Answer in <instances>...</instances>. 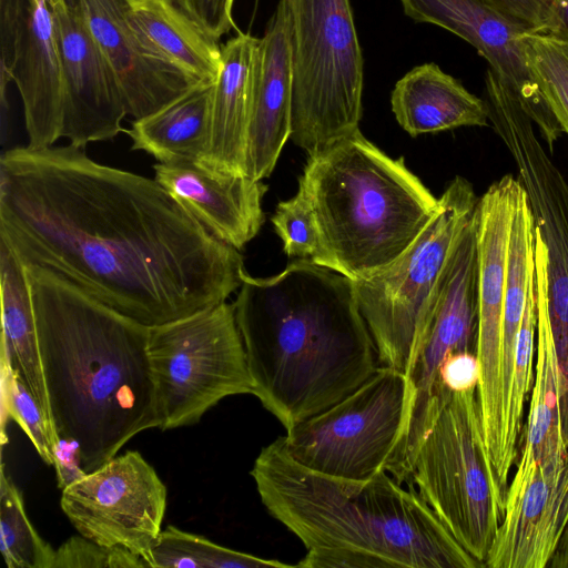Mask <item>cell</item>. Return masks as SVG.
Segmentation results:
<instances>
[{
    "label": "cell",
    "instance_id": "6da1fadb",
    "mask_svg": "<svg viewBox=\"0 0 568 568\" xmlns=\"http://www.w3.org/2000/svg\"><path fill=\"white\" fill-rule=\"evenodd\" d=\"M0 240L148 327L225 302L246 272L240 251L155 179L71 144L2 153Z\"/></svg>",
    "mask_w": 568,
    "mask_h": 568
},
{
    "label": "cell",
    "instance_id": "7a4b0ae2",
    "mask_svg": "<svg viewBox=\"0 0 568 568\" xmlns=\"http://www.w3.org/2000/svg\"><path fill=\"white\" fill-rule=\"evenodd\" d=\"M253 395L287 430L358 389L379 366L353 281L306 260L243 275L233 303Z\"/></svg>",
    "mask_w": 568,
    "mask_h": 568
},
{
    "label": "cell",
    "instance_id": "3957f363",
    "mask_svg": "<svg viewBox=\"0 0 568 568\" xmlns=\"http://www.w3.org/2000/svg\"><path fill=\"white\" fill-rule=\"evenodd\" d=\"M24 266L52 425L78 443L89 474L139 433L160 428L150 327L50 271Z\"/></svg>",
    "mask_w": 568,
    "mask_h": 568
},
{
    "label": "cell",
    "instance_id": "277c9868",
    "mask_svg": "<svg viewBox=\"0 0 568 568\" xmlns=\"http://www.w3.org/2000/svg\"><path fill=\"white\" fill-rule=\"evenodd\" d=\"M270 515L305 546L301 568H478L412 486L388 471L347 479L294 460L281 437L251 470Z\"/></svg>",
    "mask_w": 568,
    "mask_h": 568
},
{
    "label": "cell",
    "instance_id": "5b68a950",
    "mask_svg": "<svg viewBox=\"0 0 568 568\" xmlns=\"http://www.w3.org/2000/svg\"><path fill=\"white\" fill-rule=\"evenodd\" d=\"M298 187L313 209L321 266L352 281L396 261L438 210V199L405 164L361 131L308 158Z\"/></svg>",
    "mask_w": 568,
    "mask_h": 568
},
{
    "label": "cell",
    "instance_id": "8992f818",
    "mask_svg": "<svg viewBox=\"0 0 568 568\" xmlns=\"http://www.w3.org/2000/svg\"><path fill=\"white\" fill-rule=\"evenodd\" d=\"M416 489L456 541L485 567L505 514V489L484 438L477 389L448 390L413 459Z\"/></svg>",
    "mask_w": 568,
    "mask_h": 568
},
{
    "label": "cell",
    "instance_id": "52a82bcc",
    "mask_svg": "<svg viewBox=\"0 0 568 568\" xmlns=\"http://www.w3.org/2000/svg\"><path fill=\"white\" fill-rule=\"evenodd\" d=\"M290 4V139L313 158L361 131L364 59L349 0Z\"/></svg>",
    "mask_w": 568,
    "mask_h": 568
},
{
    "label": "cell",
    "instance_id": "ba28073f",
    "mask_svg": "<svg viewBox=\"0 0 568 568\" xmlns=\"http://www.w3.org/2000/svg\"><path fill=\"white\" fill-rule=\"evenodd\" d=\"M438 202L427 226L396 261L368 278L353 281L379 365L407 377L418 353L427 304L478 197L469 181L456 176Z\"/></svg>",
    "mask_w": 568,
    "mask_h": 568
},
{
    "label": "cell",
    "instance_id": "9c48e42d",
    "mask_svg": "<svg viewBox=\"0 0 568 568\" xmlns=\"http://www.w3.org/2000/svg\"><path fill=\"white\" fill-rule=\"evenodd\" d=\"M160 429L196 424L220 400L253 394L234 305L225 302L150 327Z\"/></svg>",
    "mask_w": 568,
    "mask_h": 568
},
{
    "label": "cell",
    "instance_id": "30bf717a",
    "mask_svg": "<svg viewBox=\"0 0 568 568\" xmlns=\"http://www.w3.org/2000/svg\"><path fill=\"white\" fill-rule=\"evenodd\" d=\"M406 374L379 365L354 393L281 437L301 465L329 476L367 479L385 470L409 416Z\"/></svg>",
    "mask_w": 568,
    "mask_h": 568
},
{
    "label": "cell",
    "instance_id": "8fae6325",
    "mask_svg": "<svg viewBox=\"0 0 568 568\" xmlns=\"http://www.w3.org/2000/svg\"><path fill=\"white\" fill-rule=\"evenodd\" d=\"M489 122L509 151L546 248L547 300L557 351L568 349V181L536 133L518 93L505 81L486 85Z\"/></svg>",
    "mask_w": 568,
    "mask_h": 568
},
{
    "label": "cell",
    "instance_id": "7c38bea8",
    "mask_svg": "<svg viewBox=\"0 0 568 568\" xmlns=\"http://www.w3.org/2000/svg\"><path fill=\"white\" fill-rule=\"evenodd\" d=\"M519 180L495 181L478 197L474 214L477 251V398L485 444L493 464L504 459L505 388L503 378V311L509 234Z\"/></svg>",
    "mask_w": 568,
    "mask_h": 568
},
{
    "label": "cell",
    "instance_id": "4fadbf2b",
    "mask_svg": "<svg viewBox=\"0 0 568 568\" xmlns=\"http://www.w3.org/2000/svg\"><path fill=\"white\" fill-rule=\"evenodd\" d=\"M475 214V213H474ZM477 251L474 216L462 234L433 291L425 312L420 344L408 379L409 416L395 457L409 465L442 398L438 372L445 358L476 351Z\"/></svg>",
    "mask_w": 568,
    "mask_h": 568
},
{
    "label": "cell",
    "instance_id": "5bb4252c",
    "mask_svg": "<svg viewBox=\"0 0 568 568\" xmlns=\"http://www.w3.org/2000/svg\"><path fill=\"white\" fill-rule=\"evenodd\" d=\"M60 505L79 535L124 547L148 562L161 532L166 487L139 452L129 450L62 489Z\"/></svg>",
    "mask_w": 568,
    "mask_h": 568
},
{
    "label": "cell",
    "instance_id": "9a60e30c",
    "mask_svg": "<svg viewBox=\"0 0 568 568\" xmlns=\"http://www.w3.org/2000/svg\"><path fill=\"white\" fill-rule=\"evenodd\" d=\"M62 69L61 138L84 148L124 131L123 95L75 0H51Z\"/></svg>",
    "mask_w": 568,
    "mask_h": 568
},
{
    "label": "cell",
    "instance_id": "2e32d148",
    "mask_svg": "<svg viewBox=\"0 0 568 568\" xmlns=\"http://www.w3.org/2000/svg\"><path fill=\"white\" fill-rule=\"evenodd\" d=\"M404 13L467 41L489 68L518 93L542 139L552 150L562 133L548 109L524 53L523 37L529 32L498 11L487 0H399Z\"/></svg>",
    "mask_w": 568,
    "mask_h": 568
},
{
    "label": "cell",
    "instance_id": "e0dca14e",
    "mask_svg": "<svg viewBox=\"0 0 568 568\" xmlns=\"http://www.w3.org/2000/svg\"><path fill=\"white\" fill-rule=\"evenodd\" d=\"M567 524L568 455L516 470L485 567H547Z\"/></svg>",
    "mask_w": 568,
    "mask_h": 568
},
{
    "label": "cell",
    "instance_id": "ac0fdd59",
    "mask_svg": "<svg viewBox=\"0 0 568 568\" xmlns=\"http://www.w3.org/2000/svg\"><path fill=\"white\" fill-rule=\"evenodd\" d=\"M112 68L128 115L146 116L197 81L151 50L132 28L126 0H75Z\"/></svg>",
    "mask_w": 568,
    "mask_h": 568
},
{
    "label": "cell",
    "instance_id": "d6986e66",
    "mask_svg": "<svg viewBox=\"0 0 568 568\" xmlns=\"http://www.w3.org/2000/svg\"><path fill=\"white\" fill-rule=\"evenodd\" d=\"M291 119L292 12L290 0H280L256 49L246 175L257 181L271 175L291 138Z\"/></svg>",
    "mask_w": 568,
    "mask_h": 568
},
{
    "label": "cell",
    "instance_id": "ffe728a7",
    "mask_svg": "<svg viewBox=\"0 0 568 568\" xmlns=\"http://www.w3.org/2000/svg\"><path fill=\"white\" fill-rule=\"evenodd\" d=\"M9 78L19 90L31 149L61 138L62 69L51 0H26Z\"/></svg>",
    "mask_w": 568,
    "mask_h": 568
},
{
    "label": "cell",
    "instance_id": "44dd1931",
    "mask_svg": "<svg viewBox=\"0 0 568 568\" xmlns=\"http://www.w3.org/2000/svg\"><path fill=\"white\" fill-rule=\"evenodd\" d=\"M154 179L214 236L242 250L264 223L267 185L248 175L214 174L192 163H156Z\"/></svg>",
    "mask_w": 568,
    "mask_h": 568
},
{
    "label": "cell",
    "instance_id": "7402d4cb",
    "mask_svg": "<svg viewBox=\"0 0 568 568\" xmlns=\"http://www.w3.org/2000/svg\"><path fill=\"white\" fill-rule=\"evenodd\" d=\"M258 38L239 32L222 45L213 84L210 142L201 168L214 174L246 175L247 133Z\"/></svg>",
    "mask_w": 568,
    "mask_h": 568
},
{
    "label": "cell",
    "instance_id": "603a6c76",
    "mask_svg": "<svg viewBox=\"0 0 568 568\" xmlns=\"http://www.w3.org/2000/svg\"><path fill=\"white\" fill-rule=\"evenodd\" d=\"M535 283L536 363L525 440L516 467L519 469L568 455L561 433L559 366L548 313L546 248L537 229L535 232Z\"/></svg>",
    "mask_w": 568,
    "mask_h": 568
},
{
    "label": "cell",
    "instance_id": "cb8c5ba5",
    "mask_svg": "<svg viewBox=\"0 0 568 568\" xmlns=\"http://www.w3.org/2000/svg\"><path fill=\"white\" fill-rule=\"evenodd\" d=\"M390 105L398 124L413 138L489 124L486 102L433 62L413 68L396 82Z\"/></svg>",
    "mask_w": 568,
    "mask_h": 568
},
{
    "label": "cell",
    "instance_id": "d4e9b609",
    "mask_svg": "<svg viewBox=\"0 0 568 568\" xmlns=\"http://www.w3.org/2000/svg\"><path fill=\"white\" fill-rule=\"evenodd\" d=\"M126 14L159 57L200 82L215 81L222 45L176 0H126Z\"/></svg>",
    "mask_w": 568,
    "mask_h": 568
},
{
    "label": "cell",
    "instance_id": "484cf974",
    "mask_svg": "<svg viewBox=\"0 0 568 568\" xmlns=\"http://www.w3.org/2000/svg\"><path fill=\"white\" fill-rule=\"evenodd\" d=\"M214 82H199L160 110L135 119L129 130L132 149L159 163L202 165L209 149Z\"/></svg>",
    "mask_w": 568,
    "mask_h": 568
},
{
    "label": "cell",
    "instance_id": "4316f807",
    "mask_svg": "<svg viewBox=\"0 0 568 568\" xmlns=\"http://www.w3.org/2000/svg\"><path fill=\"white\" fill-rule=\"evenodd\" d=\"M0 291L1 361L17 373L51 420L27 268L2 240H0Z\"/></svg>",
    "mask_w": 568,
    "mask_h": 568
},
{
    "label": "cell",
    "instance_id": "83f0119b",
    "mask_svg": "<svg viewBox=\"0 0 568 568\" xmlns=\"http://www.w3.org/2000/svg\"><path fill=\"white\" fill-rule=\"evenodd\" d=\"M535 232L532 213L526 192L520 184L516 194L509 234L503 311L505 425L511 395L520 325L530 288L535 283Z\"/></svg>",
    "mask_w": 568,
    "mask_h": 568
},
{
    "label": "cell",
    "instance_id": "f1b7e54d",
    "mask_svg": "<svg viewBox=\"0 0 568 568\" xmlns=\"http://www.w3.org/2000/svg\"><path fill=\"white\" fill-rule=\"evenodd\" d=\"M148 562L150 568L296 567L220 546L205 537L183 531L174 526L161 530Z\"/></svg>",
    "mask_w": 568,
    "mask_h": 568
},
{
    "label": "cell",
    "instance_id": "f546056e",
    "mask_svg": "<svg viewBox=\"0 0 568 568\" xmlns=\"http://www.w3.org/2000/svg\"><path fill=\"white\" fill-rule=\"evenodd\" d=\"M0 549L8 568H53L55 550L31 525L20 490L1 470Z\"/></svg>",
    "mask_w": 568,
    "mask_h": 568
},
{
    "label": "cell",
    "instance_id": "4dcf8cb0",
    "mask_svg": "<svg viewBox=\"0 0 568 568\" xmlns=\"http://www.w3.org/2000/svg\"><path fill=\"white\" fill-rule=\"evenodd\" d=\"M524 53L542 98L562 132L568 134V38L526 32Z\"/></svg>",
    "mask_w": 568,
    "mask_h": 568
},
{
    "label": "cell",
    "instance_id": "1f68e13d",
    "mask_svg": "<svg viewBox=\"0 0 568 568\" xmlns=\"http://www.w3.org/2000/svg\"><path fill=\"white\" fill-rule=\"evenodd\" d=\"M537 333L536 283L530 288L520 325L511 395L506 418V455L510 467L518 458L524 406L534 385V351Z\"/></svg>",
    "mask_w": 568,
    "mask_h": 568
},
{
    "label": "cell",
    "instance_id": "d6a6232c",
    "mask_svg": "<svg viewBox=\"0 0 568 568\" xmlns=\"http://www.w3.org/2000/svg\"><path fill=\"white\" fill-rule=\"evenodd\" d=\"M2 415L7 413L30 438L42 460L53 466V447L59 439L51 420L17 373L1 361Z\"/></svg>",
    "mask_w": 568,
    "mask_h": 568
},
{
    "label": "cell",
    "instance_id": "836d02e7",
    "mask_svg": "<svg viewBox=\"0 0 568 568\" xmlns=\"http://www.w3.org/2000/svg\"><path fill=\"white\" fill-rule=\"evenodd\" d=\"M271 222L288 257L321 264L323 253L318 225L301 187L293 197L276 205Z\"/></svg>",
    "mask_w": 568,
    "mask_h": 568
},
{
    "label": "cell",
    "instance_id": "e575fe53",
    "mask_svg": "<svg viewBox=\"0 0 568 568\" xmlns=\"http://www.w3.org/2000/svg\"><path fill=\"white\" fill-rule=\"evenodd\" d=\"M148 562L131 550L99 545L81 535L64 541L57 550L53 568H145Z\"/></svg>",
    "mask_w": 568,
    "mask_h": 568
},
{
    "label": "cell",
    "instance_id": "d590c367",
    "mask_svg": "<svg viewBox=\"0 0 568 568\" xmlns=\"http://www.w3.org/2000/svg\"><path fill=\"white\" fill-rule=\"evenodd\" d=\"M529 32L559 34L562 0H487Z\"/></svg>",
    "mask_w": 568,
    "mask_h": 568
},
{
    "label": "cell",
    "instance_id": "8d00e7d4",
    "mask_svg": "<svg viewBox=\"0 0 568 568\" xmlns=\"http://www.w3.org/2000/svg\"><path fill=\"white\" fill-rule=\"evenodd\" d=\"M235 0H176L206 31L220 39L234 27Z\"/></svg>",
    "mask_w": 568,
    "mask_h": 568
},
{
    "label": "cell",
    "instance_id": "74e56055",
    "mask_svg": "<svg viewBox=\"0 0 568 568\" xmlns=\"http://www.w3.org/2000/svg\"><path fill=\"white\" fill-rule=\"evenodd\" d=\"M438 382L452 392L477 389L479 364L476 353L457 352L449 354L439 368Z\"/></svg>",
    "mask_w": 568,
    "mask_h": 568
},
{
    "label": "cell",
    "instance_id": "f35d334b",
    "mask_svg": "<svg viewBox=\"0 0 568 568\" xmlns=\"http://www.w3.org/2000/svg\"><path fill=\"white\" fill-rule=\"evenodd\" d=\"M24 1L26 0H0L1 74L8 78Z\"/></svg>",
    "mask_w": 568,
    "mask_h": 568
},
{
    "label": "cell",
    "instance_id": "ab89813d",
    "mask_svg": "<svg viewBox=\"0 0 568 568\" xmlns=\"http://www.w3.org/2000/svg\"><path fill=\"white\" fill-rule=\"evenodd\" d=\"M53 467L57 473L58 486L61 489L84 477L87 473L82 467L78 443L59 437L53 447Z\"/></svg>",
    "mask_w": 568,
    "mask_h": 568
},
{
    "label": "cell",
    "instance_id": "60d3db41",
    "mask_svg": "<svg viewBox=\"0 0 568 568\" xmlns=\"http://www.w3.org/2000/svg\"><path fill=\"white\" fill-rule=\"evenodd\" d=\"M547 567L568 568V524Z\"/></svg>",
    "mask_w": 568,
    "mask_h": 568
}]
</instances>
